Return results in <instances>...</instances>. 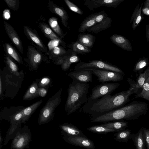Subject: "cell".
Wrapping results in <instances>:
<instances>
[{"label": "cell", "mask_w": 149, "mask_h": 149, "mask_svg": "<svg viewBox=\"0 0 149 149\" xmlns=\"http://www.w3.org/2000/svg\"><path fill=\"white\" fill-rule=\"evenodd\" d=\"M133 94H135L134 91L130 87L128 90L113 95L108 94L98 99L88 101L82 107V110L92 118L96 117L125 106L130 100L129 97Z\"/></svg>", "instance_id": "cell-1"}, {"label": "cell", "mask_w": 149, "mask_h": 149, "mask_svg": "<svg viewBox=\"0 0 149 149\" xmlns=\"http://www.w3.org/2000/svg\"><path fill=\"white\" fill-rule=\"evenodd\" d=\"M148 110L147 103L135 101L107 113L92 118L91 122L106 123L119 120L137 119L140 116L146 115Z\"/></svg>", "instance_id": "cell-2"}, {"label": "cell", "mask_w": 149, "mask_h": 149, "mask_svg": "<svg viewBox=\"0 0 149 149\" xmlns=\"http://www.w3.org/2000/svg\"><path fill=\"white\" fill-rule=\"evenodd\" d=\"M89 83L73 80L67 89L68 96L65 110L67 114L72 113L78 110L88 101L87 94L90 87Z\"/></svg>", "instance_id": "cell-3"}, {"label": "cell", "mask_w": 149, "mask_h": 149, "mask_svg": "<svg viewBox=\"0 0 149 149\" xmlns=\"http://www.w3.org/2000/svg\"><path fill=\"white\" fill-rule=\"evenodd\" d=\"M62 91L61 88L48 100L41 109L39 117V124L47 123L54 117V111L61 102Z\"/></svg>", "instance_id": "cell-4"}, {"label": "cell", "mask_w": 149, "mask_h": 149, "mask_svg": "<svg viewBox=\"0 0 149 149\" xmlns=\"http://www.w3.org/2000/svg\"><path fill=\"white\" fill-rule=\"evenodd\" d=\"M91 68L109 70L125 74L122 70L117 67L106 62L97 60L89 61L87 62L81 61L76 64L73 70Z\"/></svg>", "instance_id": "cell-5"}, {"label": "cell", "mask_w": 149, "mask_h": 149, "mask_svg": "<svg viewBox=\"0 0 149 149\" xmlns=\"http://www.w3.org/2000/svg\"><path fill=\"white\" fill-rule=\"evenodd\" d=\"M120 85L119 83L116 82H105L97 85L92 89L88 101L98 99L105 95L111 94Z\"/></svg>", "instance_id": "cell-6"}, {"label": "cell", "mask_w": 149, "mask_h": 149, "mask_svg": "<svg viewBox=\"0 0 149 149\" xmlns=\"http://www.w3.org/2000/svg\"><path fill=\"white\" fill-rule=\"evenodd\" d=\"M47 57L39 50L34 46L29 45L26 57L25 58L30 68L36 70L42 61H46Z\"/></svg>", "instance_id": "cell-7"}, {"label": "cell", "mask_w": 149, "mask_h": 149, "mask_svg": "<svg viewBox=\"0 0 149 149\" xmlns=\"http://www.w3.org/2000/svg\"><path fill=\"white\" fill-rule=\"evenodd\" d=\"M89 69H91L92 74L97 77V80L100 82H116L122 80L124 78V75L119 72L94 68Z\"/></svg>", "instance_id": "cell-8"}, {"label": "cell", "mask_w": 149, "mask_h": 149, "mask_svg": "<svg viewBox=\"0 0 149 149\" xmlns=\"http://www.w3.org/2000/svg\"><path fill=\"white\" fill-rule=\"evenodd\" d=\"M23 29L24 34L31 42L34 46L42 52L47 55L48 51L47 48L38 36L37 32L25 25L23 26Z\"/></svg>", "instance_id": "cell-9"}, {"label": "cell", "mask_w": 149, "mask_h": 149, "mask_svg": "<svg viewBox=\"0 0 149 149\" xmlns=\"http://www.w3.org/2000/svg\"><path fill=\"white\" fill-rule=\"evenodd\" d=\"M92 74V70L88 69L73 70L68 73V76L73 80L88 83L93 81Z\"/></svg>", "instance_id": "cell-10"}, {"label": "cell", "mask_w": 149, "mask_h": 149, "mask_svg": "<svg viewBox=\"0 0 149 149\" xmlns=\"http://www.w3.org/2000/svg\"><path fill=\"white\" fill-rule=\"evenodd\" d=\"M5 31L10 40L22 54L23 53L24 49L22 41L13 27L8 22H4Z\"/></svg>", "instance_id": "cell-11"}, {"label": "cell", "mask_w": 149, "mask_h": 149, "mask_svg": "<svg viewBox=\"0 0 149 149\" xmlns=\"http://www.w3.org/2000/svg\"><path fill=\"white\" fill-rule=\"evenodd\" d=\"M64 139L69 143L75 146L88 149H94L95 148L93 142L85 136L66 137Z\"/></svg>", "instance_id": "cell-12"}, {"label": "cell", "mask_w": 149, "mask_h": 149, "mask_svg": "<svg viewBox=\"0 0 149 149\" xmlns=\"http://www.w3.org/2000/svg\"><path fill=\"white\" fill-rule=\"evenodd\" d=\"M123 1L122 0H86L85 4L90 9L96 8L101 6L116 8Z\"/></svg>", "instance_id": "cell-13"}, {"label": "cell", "mask_w": 149, "mask_h": 149, "mask_svg": "<svg viewBox=\"0 0 149 149\" xmlns=\"http://www.w3.org/2000/svg\"><path fill=\"white\" fill-rule=\"evenodd\" d=\"M48 5L51 12L59 16L61 19V22L63 26L65 28H67L69 17L65 10L62 7L57 5L50 1H49Z\"/></svg>", "instance_id": "cell-14"}, {"label": "cell", "mask_w": 149, "mask_h": 149, "mask_svg": "<svg viewBox=\"0 0 149 149\" xmlns=\"http://www.w3.org/2000/svg\"><path fill=\"white\" fill-rule=\"evenodd\" d=\"M130 138L136 149H146V138L143 127L140 128L137 133L131 134Z\"/></svg>", "instance_id": "cell-15"}, {"label": "cell", "mask_w": 149, "mask_h": 149, "mask_svg": "<svg viewBox=\"0 0 149 149\" xmlns=\"http://www.w3.org/2000/svg\"><path fill=\"white\" fill-rule=\"evenodd\" d=\"M112 19L108 17L101 22L96 24L95 25L87 30V31L95 33H98L101 31L104 30L111 26Z\"/></svg>", "instance_id": "cell-16"}, {"label": "cell", "mask_w": 149, "mask_h": 149, "mask_svg": "<svg viewBox=\"0 0 149 149\" xmlns=\"http://www.w3.org/2000/svg\"><path fill=\"white\" fill-rule=\"evenodd\" d=\"M62 130L66 134L67 137L85 136L83 132L76 126L70 124L65 123L61 126Z\"/></svg>", "instance_id": "cell-17"}, {"label": "cell", "mask_w": 149, "mask_h": 149, "mask_svg": "<svg viewBox=\"0 0 149 149\" xmlns=\"http://www.w3.org/2000/svg\"><path fill=\"white\" fill-rule=\"evenodd\" d=\"M6 55L12 58L19 64H23L22 58L15 49L10 43L5 42L3 44Z\"/></svg>", "instance_id": "cell-18"}, {"label": "cell", "mask_w": 149, "mask_h": 149, "mask_svg": "<svg viewBox=\"0 0 149 149\" xmlns=\"http://www.w3.org/2000/svg\"><path fill=\"white\" fill-rule=\"evenodd\" d=\"M97 13L93 14L86 17L82 22L78 31L79 33H83L87 30L96 24L95 18Z\"/></svg>", "instance_id": "cell-19"}, {"label": "cell", "mask_w": 149, "mask_h": 149, "mask_svg": "<svg viewBox=\"0 0 149 149\" xmlns=\"http://www.w3.org/2000/svg\"><path fill=\"white\" fill-rule=\"evenodd\" d=\"M110 39L112 42L122 49L127 50L131 49L127 40L120 35H113L110 37Z\"/></svg>", "instance_id": "cell-20"}, {"label": "cell", "mask_w": 149, "mask_h": 149, "mask_svg": "<svg viewBox=\"0 0 149 149\" xmlns=\"http://www.w3.org/2000/svg\"><path fill=\"white\" fill-rule=\"evenodd\" d=\"M39 25L41 31L47 38L52 40H61V39L53 31L47 24L41 22Z\"/></svg>", "instance_id": "cell-21"}, {"label": "cell", "mask_w": 149, "mask_h": 149, "mask_svg": "<svg viewBox=\"0 0 149 149\" xmlns=\"http://www.w3.org/2000/svg\"><path fill=\"white\" fill-rule=\"evenodd\" d=\"M47 55L50 59L54 60L59 57L68 55L67 51L61 46H55L49 49Z\"/></svg>", "instance_id": "cell-22"}, {"label": "cell", "mask_w": 149, "mask_h": 149, "mask_svg": "<svg viewBox=\"0 0 149 149\" xmlns=\"http://www.w3.org/2000/svg\"><path fill=\"white\" fill-rule=\"evenodd\" d=\"M95 39V37L92 35L81 34L79 35L77 41L89 48L93 47Z\"/></svg>", "instance_id": "cell-23"}, {"label": "cell", "mask_w": 149, "mask_h": 149, "mask_svg": "<svg viewBox=\"0 0 149 149\" xmlns=\"http://www.w3.org/2000/svg\"><path fill=\"white\" fill-rule=\"evenodd\" d=\"M38 84L34 81L31 85L25 94L23 98L24 100H29L38 97Z\"/></svg>", "instance_id": "cell-24"}, {"label": "cell", "mask_w": 149, "mask_h": 149, "mask_svg": "<svg viewBox=\"0 0 149 149\" xmlns=\"http://www.w3.org/2000/svg\"><path fill=\"white\" fill-rule=\"evenodd\" d=\"M42 102V100H41L23 109V116L22 122H25L27 120Z\"/></svg>", "instance_id": "cell-25"}, {"label": "cell", "mask_w": 149, "mask_h": 149, "mask_svg": "<svg viewBox=\"0 0 149 149\" xmlns=\"http://www.w3.org/2000/svg\"><path fill=\"white\" fill-rule=\"evenodd\" d=\"M128 122L123 120L112 123H108L101 125L108 128L113 129L116 132L125 130L128 126Z\"/></svg>", "instance_id": "cell-26"}, {"label": "cell", "mask_w": 149, "mask_h": 149, "mask_svg": "<svg viewBox=\"0 0 149 149\" xmlns=\"http://www.w3.org/2000/svg\"><path fill=\"white\" fill-rule=\"evenodd\" d=\"M131 131L128 129L117 132L114 134V139L119 142L127 143L131 139Z\"/></svg>", "instance_id": "cell-27"}, {"label": "cell", "mask_w": 149, "mask_h": 149, "mask_svg": "<svg viewBox=\"0 0 149 149\" xmlns=\"http://www.w3.org/2000/svg\"><path fill=\"white\" fill-rule=\"evenodd\" d=\"M48 23L53 31L56 33L61 39L64 37L65 34L64 33L60 27L56 18L55 17L50 18L48 20Z\"/></svg>", "instance_id": "cell-28"}, {"label": "cell", "mask_w": 149, "mask_h": 149, "mask_svg": "<svg viewBox=\"0 0 149 149\" xmlns=\"http://www.w3.org/2000/svg\"><path fill=\"white\" fill-rule=\"evenodd\" d=\"M79 60L80 58L76 53L72 52V54L68 56L61 65L62 70L64 71H67L72 63L77 62Z\"/></svg>", "instance_id": "cell-29"}, {"label": "cell", "mask_w": 149, "mask_h": 149, "mask_svg": "<svg viewBox=\"0 0 149 149\" xmlns=\"http://www.w3.org/2000/svg\"><path fill=\"white\" fill-rule=\"evenodd\" d=\"M71 48L72 52L76 54H85L91 51V49L77 41L73 42Z\"/></svg>", "instance_id": "cell-30"}, {"label": "cell", "mask_w": 149, "mask_h": 149, "mask_svg": "<svg viewBox=\"0 0 149 149\" xmlns=\"http://www.w3.org/2000/svg\"><path fill=\"white\" fill-rule=\"evenodd\" d=\"M29 137L28 135L26 134L19 136L14 141V148L16 149H21L23 148L28 143Z\"/></svg>", "instance_id": "cell-31"}, {"label": "cell", "mask_w": 149, "mask_h": 149, "mask_svg": "<svg viewBox=\"0 0 149 149\" xmlns=\"http://www.w3.org/2000/svg\"><path fill=\"white\" fill-rule=\"evenodd\" d=\"M89 131L97 133L106 134L110 132H116L112 129L108 128L101 125L91 126L87 128Z\"/></svg>", "instance_id": "cell-32"}, {"label": "cell", "mask_w": 149, "mask_h": 149, "mask_svg": "<svg viewBox=\"0 0 149 149\" xmlns=\"http://www.w3.org/2000/svg\"><path fill=\"white\" fill-rule=\"evenodd\" d=\"M11 58L9 56L6 55L5 57L6 63L10 70L15 75L19 76V74L18 72V67Z\"/></svg>", "instance_id": "cell-33"}, {"label": "cell", "mask_w": 149, "mask_h": 149, "mask_svg": "<svg viewBox=\"0 0 149 149\" xmlns=\"http://www.w3.org/2000/svg\"><path fill=\"white\" fill-rule=\"evenodd\" d=\"M142 88V91L139 94H136L132 100L137 98L141 97L149 101V83L146 81Z\"/></svg>", "instance_id": "cell-34"}, {"label": "cell", "mask_w": 149, "mask_h": 149, "mask_svg": "<svg viewBox=\"0 0 149 149\" xmlns=\"http://www.w3.org/2000/svg\"><path fill=\"white\" fill-rule=\"evenodd\" d=\"M147 63L145 60H142L139 61L135 66L133 71L136 74H139L142 73L143 69L146 66Z\"/></svg>", "instance_id": "cell-35"}, {"label": "cell", "mask_w": 149, "mask_h": 149, "mask_svg": "<svg viewBox=\"0 0 149 149\" xmlns=\"http://www.w3.org/2000/svg\"><path fill=\"white\" fill-rule=\"evenodd\" d=\"M64 1L71 10L78 14H83L82 11L76 5L68 0H64Z\"/></svg>", "instance_id": "cell-36"}, {"label": "cell", "mask_w": 149, "mask_h": 149, "mask_svg": "<svg viewBox=\"0 0 149 149\" xmlns=\"http://www.w3.org/2000/svg\"><path fill=\"white\" fill-rule=\"evenodd\" d=\"M8 6L13 10H17L19 6V2L18 0H4Z\"/></svg>", "instance_id": "cell-37"}, {"label": "cell", "mask_w": 149, "mask_h": 149, "mask_svg": "<svg viewBox=\"0 0 149 149\" xmlns=\"http://www.w3.org/2000/svg\"><path fill=\"white\" fill-rule=\"evenodd\" d=\"M107 14L104 11L97 13L95 21L96 24L100 22L108 17Z\"/></svg>", "instance_id": "cell-38"}, {"label": "cell", "mask_w": 149, "mask_h": 149, "mask_svg": "<svg viewBox=\"0 0 149 149\" xmlns=\"http://www.w3.org/2000/svg\"><path fill=\"white\" fill-rule=\"evenodd\" d=\"M23 109L17 112L12 116V120L13 122H17L22 121L23 118Z\"/></svg>", "instance_id": "cell-39"}, {"label": "cell", "mask_w": 149, "mask_h": 149, "mask_svg": "<svg viewBox=\"0 0 149 149\" xmlns=\"http://www.w3.org/2000/svg\"><path fill=\"white\" fill-rule=\"evenodd\" d=\"M50 81V79L48 77L43 78L40 80L38 84V87L44 88L49 85Z\"/></svg>", "instance_id": "cell-40"}, {"label": "cell", "mask_w": 149, "mask_h": 149, "mask_svg": "<svg viewBox=\"0 0 149 149\" xmlns=\"http://www.w3.org/2000/svg\"><path fill=\"white\" fill-rule=\"evenodd\" d=\"M69 55H66L64 56L59 57L54 60V62L57 65H61L65 59Z\"/></svg>", "instance_id": "cell-41"}, {"label": "cell", "mask_w": 149, "mask_h": 149, "mask_svg": "<svg viewBox=\"0 0 149 149\" xmlns=\"http://www.w3.org/2000/svg\"><path fill=\"white\" fill-rule=\"evenodd\" d=\"M47 93V90L44 88L39 87L38 90V96L43 97H45Z\"/></svg>", "instance_id": "cell-42"}, {"label": "cell", "mask_w": 149, "mask_h": 149, "mask_svg": "<svg viewBox=\"0 0 149 149\" xmlns=\"http://www.w3.org/2000/svg\"><path fill=\"white\" fill-rule=\"evenodd\" d=\"M143 128L146 136V146L147 149H149V129L144 127Z\"/></svg>", "instance_id": "cell-43"}, {"label": "cell", "mask_w": 149, "mask_h": 149, "mask_svg": "<svg viewBox=\"0 0 149 149\" xmlns=\"http://www.w3.org/2000/svg\"><path fill=\"white\" fill-rule=\"evenodd\" d=\"M3 17L6 19H8L10 17V11L8 9H6L3 12Z\"/></svg>", "instance_id": "cell-44"}, {"label": "cell", "mask_w": 149, "mask_h": 149, "mask_svg": "<svg viewBox=\"0 0 149 149\" xmlns=\"http://www.w3.org/2000/svg\"><path fill=\"white\" fill-rule=\"evenodd\" d=\"M141 15H139L138 16L136 20V24L139 23L141 19Z\"/></svg>", "instance_id": "cell-45"}, {"label": "cell", "mask_w": 149, "mask_h": 149, "mask_svg": "<svg viewBox=\"0 0 149 149\" xmlns=\"http://www.w3.org/2000/svg\"><path fill=\"white\" fill-rule=\"evenodd\" d=\"M2 83H1V78L0 77V95L2 93Z\"/></svg>", "instance_id": "cell-46"}, {"label": "cell", "mask_w": 149, "mask_h": 149, "mask_svg": "<svg viewBox=\"0 0 149 149\" xmlns=\"http://www.w3.org/2000/svg\"><path fill=\"white\" fill-rule=\"evenodd\" d=\"M146 81H147L149 83V74L148 77Z\"/></svg>", "instance_id": "cell-47"}, {"label": "cell", "mask_w": 149, "mask_h": 149, "mask_svg": "<svg viewBox=\"0 0 149 149\" xmlns=\"http://www.w3.org/2000/svg\"><path fill=\"white\" fill-rule=\"evenodd\" d=\"M146 12H147V14H148V15H149V10H148L146 11Z\"/></svg>", "instance_id": "cell-48"}]
</instances>
